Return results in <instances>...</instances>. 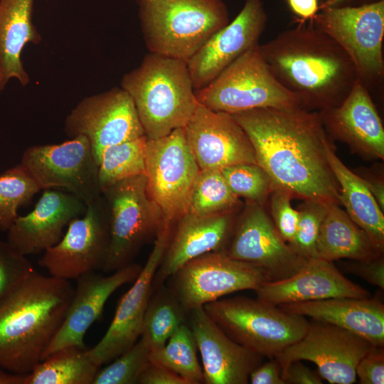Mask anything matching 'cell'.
Returning <instances> with one entry per match:
<instances>
[{
  "label": "cell",
  "instance_id": "cell-8",
  "mask_svg": "<svg viewBox=\"0 0 384 384\" xmlns=\"http://www.w3.org/2000/svg\"><path fill=\"white\" fill-rule=\"evenodd\" d=\"M109 213L110 247L104 272L132 263L163 223L161 213L149 198L145 174L115 183L102 193Z\"/></svg>",
  "mask_w": 384,
  "mask_h": 384
},
{
  "label": "cell",
  "instance_id": "cell-41",
  "mask_svg": "<svg viewBox=\"0 0 384 384\" xmlns=\"http://www.w3.org/2000/svg\"><path fill=\"white\" fill-rule=\"evenodd\" d=\"M356 375L361 384H383L384 348L372 346L359 360Z\"/></svg>",
  "mask_w": 384,
  "mask_h": 384
},
{
  "label": "cell",
  "instance_id": "cell-2",
  "mask_svg": "<svg viewBox=\"0 0 384 384\" xmlns=\"http://www.w3.org/2000/svg\"><path fill=\"white\" fill-rule=\"evenodd\" d=\"M260 49L279 82L309 110L339 105L358 79L347 53L311 21L282 31Z\"/></svg>",
  "mask_w": 384,
  "mask_h": 384
},
{
  "label": "cell",
  "instance_id": "cell-12",
  "mask_svg": "<svg viewBox=\"0 0 384 384\" xmlns=\"http://www.w3.org/2000/svg\"><path fill=\"white\" fill-rule=\"evenodd\" d=\"M20 164L41 190L65 191L86 205L101 196L98 164L84 136L58 144L29 146Z\"/></svg>",
  "mask_w": 384,
  "mask_h": 384
},
{
  "label": "cell",
  "instance_id": "cell-20",
  "mask_svg": "<svg viewBox=\"0 0 384 384\" xmlns=\"http://www.w3.org/2000/svg\"><path fill=\"white\" fill-rule=\"evenodd\" d=\"M142 268L132 262L107 276L92 272L77 278L64 320L47 348L44 359L68 346L86 349L85 334L102 314L108 299L124 284L133 282Z\"/></svg>",
  "mask_w": 384,
  "mask_h": 384
},
{
  "label": "cell",
  "instance_id": "cell-25",
  "mask_svg": "<svg viewBox=\"0 0 384 384\" xmlns=\"http://www.w3.org/2000/svg\"><path fill=\"white\" fill-rule=\"evenodd\" d=\"M233 226V211L198 216L187 213L174 225L169 245L153 279V289L188 261L220 251Z\"/></svg>",
  "mask_w": 384,
  "mask_h": 384
},
{
  "label": "cell",
  "instance_id": "cell-6",
  "mask_svg": "<svg viewBox=\"0 0 384 384\" xmlns=\"http://www.w3.org/2000/svg\"><path fill=\"white\" fill-rule=\"evenodd\" d=\"M203 309L234 341L269 358L302 338L309 326L306 317L257 298L219 299Z\"/></svg>",
  "mask_w": 384,
  "mask_h": 384
},
{
  "label": "cell",
  "instance_id": "cell-49",
  "mask_svg": "<svg viewBox=\"0 0 384 384\" xmlns=\"http://www.w3.org/2000/svg\"><path fill=\"white\" fill-rule=\"evenodd\" d=\"M350 1L351 0H325L321 6H319V9L327 7L341 6V4Z\"/></svg>",
  "mask_w": 384,
  "mask_h": 384
},
{
  "label": "cell",
  "instance_id": "cell-4",
  "mask_svg": "<svg viewBox=\"0 0 384 384\" xmlns=\"http://www.w3.org/2000/svg\"><path fill=\"white\" fill-rule=\"evenodd\" d=\"M132 97L148 139L184 128L198 102L187 62L149 53L121 82Z\"/></svg>",
  "mask_w": 384,
  "mask_h": 384
},
{
  "label": "cell",
  "instance_id": "cell-33",
  "mask_svg": "<svg viewBox=\"0 0 384 384\" xmlns=\"http://www.w3.org/2000/svg\"><path fill=\"white\" fill-rule=\"evenodd\" d=\"M197 350L190 328L186 323L183 324L163 347L150 351V362L171 370L188 384L203 383V371L198 361Z\"/></svg>",
  "mask_w": 384,
  "mask_h": 384
},
{
  "label": "cell",
  "instance_id": "cell-32",
  "mask_svg": "<svg viewBox=\"0 0 384 384\" xmlns=\"http://www.w3.org/2000/svg\"><path fill=\"white\" fill-rule=\"evenodd\" d=\"M146 135L106 148L98 165L101 193L127 178L145 174Z\"/></svg>",
  "mask_w": 384,
  "mask_h": 384
},
{
  "label": "cell",
  "instance_id": "cell-42",
  "mask_svg": "<svg viewBox=\"0 0 384 384\" xmlns=\"http://www.w3.org/2000/svg\"><path fill=\"white\" fill-rule=\"evenodd\" d=\"M348 270L368 283L384 289V260L383 255L367 261H355Z\"/></svg>",
  "mask_w": 384,
  "mask_h": 384
},
{
  "label": "cell",
  "instance_id": "cell-24",
  "mask_svg": "<svg viewBox=\"0 0 384 384\" xmlns=\"http://www.w3.org/2000/svg\"><path fill=\"white\" fill-rule=\"evenodd\" d=\"M257 298L272 304L316 301L330 298H368L370 294L348 279L332 262L308 259L288 278L267 281L255 290Z\"/></svg>",
  "mask_w": 384,
  "mask_h": 384
},
{
  "label": "cell",
  "instance_id": "cell-9",
  "mask_svg": "<svg viewBox=\"0 0 384 384\" xmlns=\"http://www.w3.org/2000/svg\"><path fill=\"white\" fill-rule=\"evenodd\" d=\"M199 172L184 128L148 139L145 156L146 190L159 207L163 223L174 225L188 213Z\"/></svg>",
  "mask_w": 384,
  "mask_h": 384
},
{
  "label": "cell",
  "instance_id": "cell-31",
  "mask_svg": "<svg viewBox=\"0 0 384 384\" xmlns=\"http://www.w3.org/2000/svg\"><path fill=\"white\" fill-rule=\"evenodd\" d=\"M188 311L165 284L153 289L143 321L140 338L150 351L163 347L187 321Z\"/></svg>",
  "mask_w": 384,
  "mask_h": 384
},
{
  "label": "cell",
  "instance_id": "cell-17",
  "mask_svg": "<svg viewBox=\"0 0 384 384\" xmlns=\"http://www.w3.org/2000/svg\"><path fill=\"white\" fill-rule=\"evenodd\" d=\"M233 233L228 249L222 251L260 268L270 281L289 277L306 261L283 240L262 205L248 203Z\"/></svg>",
  "mask_w": 384,
  "mask_h": 384
},
{
  "label": "cell",
  "instance_id": "cell-48",
  "mask_svg": "<svg viewBox=\"0 0 384 384\" xmlns=\"http://www.w3.org/2000/svg\"><path fill=\"white\" fill-rule=\"evenodd\" d=\"M26 374L11 373L0 367V384H24Z\"/></svg>",
  "mask_w": 384,
  "mask_h": 384
},
{
  "label": "cell",
  "instance_id": "cell-14",
  "mask_svg": "<svg viewBox=\"0 0 384 384\" xmlns=\"http://www.w3.org/2000/svg\"><path fill=\"white\" fill-rule=\"evenodd\" d=\"M64 130L70 138L87 139L98 165L106 148L145 135L134 102L122 87L81 100L66 117Z\"/></svg>",
  "mask_w": 384,
  "mask_h": 384
},
{
  "label": "cell",
  "instance_id": "cell-27",
  "mask_svg": "<svg viewBox=\"0 0 384 384\" xmlns=\"http://www.w3.org/2000/svg\"><path fill=\"white\" fill-rule=\"evenodd\" d=\"M33 1L0 0V91L13 78L29 82L21 56L27 43L41 41L32 22Z\"/></svg>",
  "mask_w": 384,
  "mask_h": 384
},
{
  "label": "cell",
  "instance_id": "cell-15",
  "mask_svg": "<svg viewBox=\"0 0 384 384\" xmlns=\"http://www.w3.org/2000/svg\"><path fill=\"white\" fill-rule=\"evenodd\" d=\"M371 346L367 340L349 331L313 320L302 338L274 358L282 370L292 361H309L329 383L352 384L356 380L359 360Z\"/></svg>",
  "mask_w": 384,
  "mask_h": 384
},
{
  "label": "cell",
  "instance_id": "cell-11",
  "mask_svg": "<svg viewBox=\"0 0 384 384\" xmlns=\"http://www.w3.org/2000/svg\"><path fill=\"white\" fill-rule=\"evenodd\" d=\"M267 281L260 268L220 250L188 261L168 278L166 285L188 312L233 292L255 291Z\"/></svg>",
  "mask_w": 384,
  "mask_h": 384
},
{
  "label": "cell",
  "instance_id": "cell-34",
  "mask_svg": "<svg viewBox=\"0 0 384 384\" xmlns=\"http://www.w3.org/2000/svg\"><path fill=\"white\" fill-rule=\"evenodd\" d=\"M239 198L219 170H200L191 196L188 213L208 216L233 211Z\"/></svg>",
  "mask_w": 384,
  "mask_h": 384
},
{
  "label": "cell",
  "instance_id": "cell-28",
  "mask_svg": "<svg viewBox=\"0 0 384 384\" xmlns=\"http://www.w3.org/2000/svg\"><path fill=\"white\" fill-rule=\"evenodd\" d=\"M326 156L338 183L339 202L351 219L369 237L376 249L384 250V215L362 177L347 168L334 151L331 142Z\"/></svg>",
  "mask_w": 384,
  "mask_h": 384
},
{
  "label": "cell",
  "instance_id": "cell-45",
  "mask_svg": "<svg viewBox=\"0 0 384 384\" xmlns=\"http://www.w3.org/2000/svg\"><path fill=\"white\" fill-rule=\"evenodd\" d=\"M249 381L252 384H284L279 363L275 358L262 363L250 373Z\"/></svg>",
  "mask_w": 384,
  "mask_h": 384
},
{
  "label": "cell",
  "instance_id": "cell-29",
  "mask_svg": "<svg viewBox=\"0 0 384 384\" xmlns=\"http://www.w3.org/2000/svg\"><path fill=\"white\" fill-rule=\"evenodd\" d=\"M317 258L333 262L342 258L367 261L381 255L368 235L342 210L329 204L321 225Z\"/></svg>",
  "mask_w": 384,
  "mask_h": 384
},
{
  "label": "cell",
  "instance_id": "cell-1",
  "mask_svg": "<svg viewBox=\"0 0 384 384\" xmlns=\"http://www.w3.org/2000/svg\"><path fill=\"white\" fill-rule=\"evenodd\" d=\"M274 188L294 198L339 204L340 189L326 156L331 142L318 111L302 107L232 114Z\"/></svg>",
  "mask_w": 384,
  "mask_h": 384
},
{
  "label": "cell",
  "instance_id": "cell-10",
  "mask_svg": "<svg viewBox=\"0 0 384 384\" xmlns=\"http://www.w3.org/2000/svg\"><path fill=\"white\" fill-rule=\"evenodd\" d=\"M310 20L333 38L353 62L358 78L368 89L384 74V1L359 6L320 9Z\"/></svg>",
  "mask_w": 384,
  "mask_h": 384
},
{
  "label": "cell",
  "instance_id": "cell-13",
  "mask_svg": "<svg viewBox=\"0 0 384 384\" xmlns=\"http://www.w3.org/2000/svg\"><path fill=\"white\" fill-rule=\"evenodd\" d=\"M109 213L103 197L87 205L82 217L72 220L66 233L47 249L39 265L49 275L70 280L102 270L110 247Z\"/></svg>",
  "mask_w": 384,
  "mask_h": 384
},
{
  "label": "cell",
  "instance_id": "cell-36",
  "mask_svg": "<svg viewBox=\"0 0 384 384\" xmlns=\"http://www.w3.org/2000/svg\"><path fill=\"white\" fill-rule=\"evenodd\" d=\"M220 171L232 191L250 203L262 206L274 188L270 176L257 163L235 164Z\"/></svg>",
  "mask_w": 384,
  "mask_h": 384
},
{
  "label": "cell",
  "instance_id": "cell-21",
  "mask_svg": "<svg viewBox=\"0 0 384 384\" xmlns=\"http://www.w3.org/2000/svg\"><path fill=\"white\" fill-rule=\"evenodd\" d=\"M199 351L206 384H247L264 356L230 338L203 307L188 312L187 321Z\"/></svg>",
  "mask_w": 384,
  "mask_h": 384
},
{
  "label": "cell",
  "instance_id": "cell-26",
  "mask_svg": "<svg viewBox=\"0 0 384 384\" xmlns=\"http://www.w3.org/2000/svg\"><path fill=\"white\" fill-rule=\"evenodd\" d=\"M282 310L343 328L384 347V305L375 298L338 297L291 303Z\"/></svg>",
  "mask_w": 384,
  "mask_h": 384
},
{
  "label": "cell",
  "instance_id": "cell-44",
  "mask_svg": "<svg viewBox=\"0 0 384 384\" xmlns=\"http://www.w3.org/2000/svg\"><path fill=\"white\" fill-rule=\"evenodd\" d=\"M282 379L284 384H322V378L318 373L310 370L301 361L291 362L282 370Z\"/></svg>",
  "mask_w": 384,
  "mask_h": 384
},
{
  "label": "cell",
  "instance_id": "cell-37",
  "mask_svg": "<svg viewBox=\"0 0 384 384\" xmlns=\"http://www.w3.org/2000/svg\"><path fill=\"white\" fill-rule=\"evenodd\" d=\"M150 349L139 338L132 347L100 368L92 384H137L150 363Z\"/></svg>",
  "mask_w": 384,
  "mask_h": 384
},
{
  "label": "cell",
  "instance_id": "cell-46",
  "mask_svg": "<svg viewBox=\"0 0 384 384\" xmlns=\"http://www.w3.org/2000/svg\"><path fill=\"white\" fill-rule=\"evenodd\" d=\"M292 11L303 21H310L318 13V0H287Z\"/></svg>",
  "mask_w": 384,
  "mask_h": 384
},
{
  "label": "cell",
  "instance_id": "cell-47",
  "mask_svg": "<svg viewBox=\"0 0 384 384\" xmlns=\"http://www.w3.org/2000/svg\"><path fill=\"white\" fill-rule=\"evenodd\" d=\"M367 187L372 193L373 196L375 199L376 202L379 205L381 210H384V186L381 181L376 179H371L369 178H364Z\"/></svg>",
  "mask_w": 384,
  "mask_h": 384
},
{
  "label": "cell",
  "instance_id": "cell-18",
  "mask_svg": "<svg viewBox=\"0 0 384 384\" xmlns=\"http://www.w3.org/2000/svg\"><path fill=\"white\" fill-rule=\"evenodd\" d=\"M184 130L200 170L220 171L235 164L257 163L250 140L230 114L198 103Z\"/></svg>",
  "mask_w": 384,
  "mask_h": 384
},
{
  "label": "cell",
  "instance_id": "cell-38",
  "mask_svg": "<svg viewBox=\"0 0 384 384\" xmlns=\"http://www.w3.org/2000/svg\"><path fill=\"white\" fill-rule=\"evenodd\" d=\"M329 205L319 201H304L299 210V218L296 235L289 245L304 259L317 258L318 237Z\"/></svg>",
  "mask_w": 384,
  "mask_h": 384
},
{
  "label": "cell",
  "instance_id": "cell-39",
  "mask_svg": "<svg viewBox=\"0 0 384 384\" xmlns=\"http://www.w3.org/2000/svg\"><path fill=\"white\" fill-rule=\"evenodd\" d=\"M34 271L31 262L0 239V304Z\"/></svg>",
  "mask_w": 384,
  "mask_h": 384
},
{
  "label": "cell",
  "instance_id": "cell-7",
  "mask_svg": "<svg viewBox=\"0 0 384 384\" xmlns=\"http://www.w3.org/2000/svg\"><path fill=\"white\" fill-rule=\"evenodd\" d=\"M198 102L230 114L255 109L302 107L276 79L257 44L235 60L213 81L195 90Z\"/></svg>",
  "mask_w": 384,
  "mask_h": 384
},
{
  "label": "cell",
  "instance_id": "cell-23",
  "mask_svg": "<svg viewBox=\"0 0 384 384\" xmlns=\"http://www.w3.org/2000/svg\"><path fill=\"white\" fill-rule=\"evenodd\" d=\"M330 137L369 159L384 158V128L368 89L358 78L338 106L318 111Z\"/></svg>",
  "mask_w": 384,
  "mask_h": 384
},
{
  "label": "cell",
  "instance_id": "cell-30",
  "mask_svg": "<svg viewBox=\"0 0 384 384\" xmlns=\"http://www.w3.org/2000/svg\"><path fill=\"white\" fill-rule=\"evenodd\" d=\"M100 368L90 358L87 348L68 346L36 365L26 374L24 384H92Z\"/></svg>",
  "mask_w": 384,
  "mask_h": 384
},
{
  "label": "cell",
  "instance_id": "cell-16",
  "mask_svg": "<svg viewBox=\"0 0 384 384\" xmlns=\"http://www.w3.org/2000/svg\"><path fill=\"white\" fill-rule=\"evenodd\" d=\"M173 230V225H161L145 265L120 298L107 331L95 346L87 348L90 358L97 366L108 364L140 338L145 311L153 292V279Z\"/></svg>",
  "mask_w": 384,
  "mask_h": 384
},
{
  "label": "cell",
  "instance_id": "cell-35",
  "mask_svg": "<svg viewBox=\"0 0 384 384\" xmlns=\"http://www.w3.org/2000/svg\"><path fill=\"white\" fill-rule=\"evenodd\" d=\"M40 191L21 164L0 174V230L7 231L18 216V208Z\"/></svg>",
  "mask_w": 384,
  "mask_h": 384
},
{
  "label": "cell",
  "instance_id": "cell-22",
  "mask_svg": "<svg viewBox=\"0 0 384 384\" xmlns=\"http://www.w3.org/2000/svg\"><path fill=\"white\" fill-rule=\"evenodd\" d=\"M86 207L70 193L46 189L33 210L15 220L7 230L6 242L24 256L44 252L60 240L65 226L83 215Z\"/></svg>",
  "mask_w": 384,
  "mask_h": 384
},
{
  "label": "cell",
  "instance_id": "cell-40",
  "mask_svg": "<svg viewBox=\"0 0 384 384\" xmlns=\"http://www.w3.org/2000/svg\"><path fill=\"white\" fill-rule=\"evenodd\" d=\"M292 198L289 192L279 188H274L270 193L272 221L281 237L288 244L296 235L299 218V211L292 206Z\"/></svg>",
  "mask_w": 384,
  "mask_h": 384
},
{
  "label": "cell",
  "instance_id": "cell-43",
  "mask_svg": "<svg viewBox=\"0 0 384 384\" xmlns=\"http://www.w3.org/2000/svg\"><path fill=\"white\" fill-rule=\"evenodd\" d=\"M137 384H188L171 370L150 362L139 375Z\"/></svg>",
  "mask_w": 384,
  "mask_h": 384
},
{
  "label": "cell",
  "instance_id": "cell-19",
  "mask_svg": "<svg viewBox=\"0 0 384 384\" xmlns=\"http://www.w3.org/2000/svg\"><path fill=\"white\" fill-rule=\"evenodd\" d=\"M267 22L262 0H246L233 21L214 33L187 62L194 90L208 85L235 60L258 44Z\"/></svg>",
  "mask_w": 384,
  "mask_h": 384
},
{
  "label": "cell",
  "instance_id": "cell-5",
  "mask_svg": "<svg viewBox=\"0 0 384 384\" xmlns=\"http://www.w3.org/2000/svg\"><path fill=\"white\" fill-rule=\"evenodd\" d=\"M139 6L149 52L186 62L229 23L223 0H139Z\"/></svg>",
  "mask_w": 384,
  "mask_h": 384
},
{
  "label": "cell",
  "instance_id": "cell-3",
  "mask_svg": "<svg viewBox=\"0 0 384 384\" xmlns=\"http://www.w3.org/2000/svg\"><path fill=\"white\" fill-rule=\"evenodd\" d=\"M73 291L69 280L34 270L0 304V367L28 374L44 359Z\"/></svg>",
  "mask_w": 384,
  "mask_h": 384
}]
</instances>
